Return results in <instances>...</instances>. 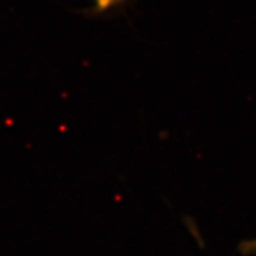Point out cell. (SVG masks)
Segmentation results:
<instances>
[{
    "label": "cell",
    "instance_id": "obj_1",
    "mask_svg": "<svg viewBox=\"0 0 256 256\" xmlns=\"http://www.w3.org/2000/svg\"><path fill=\"white\" fill-rule=\"evenodd\" d=\"M244 248L248 250L250 252H255L256 254V240H252V242L247 243V244H244Z\"/></svg>",
    "mask_w": 256,
    "mask_h": 256
}]
</instances>
